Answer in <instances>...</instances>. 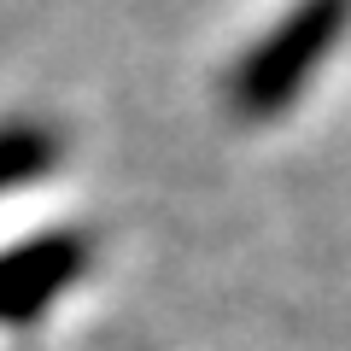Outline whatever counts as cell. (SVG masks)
Returning <instances> with one entry per match:
<instances>
[{
    "label": "cell",
    "mask_w": 351,
    "mask_h": 351,
    "mask_svg": "<svg viewBox=\"0 0 351 351\" xmlns=\"http://www.w3.org/2000/svg\"><path fill=\"white\" fill-rule=\"evenodd\" d=\"M88 269V240L76 228H53L24 246L0 252V322H29L47 304L71 293V281Z\"/></svg>",
    "instance_id": "obj_2"
},
{
    "label": "cell",
    "mask_w": 351,
    "mask_h": 351,
    "mask_svg": "<svg viewBox=\"0 0 351 351\" xmlns=\"http://www.w3.org/2000/svg\"><path fill=\"white\" fill-rule=\"evenodd\" d=\"M59 164V135L41 123H6L0 129V193L24 188Z\"/></svg>",
    "instance_id": "obj_3"
},
{
    "label": "cell",
    "mask_w": 351,
    "mask_h": 351,
    "mask_svg": "<svg viewBox=\"0 0 351 351\" xmlns=\"http://www.w3.org/2000/svg\"><path fill=\"white\" fill-rule=\"evenodd\" d=\"M346 29H351V0H299L234 64V76H228V106L240 117H281L304 94V82L334 59Z\"/></svg>",
    "instance_id": "obj_1"
}]
</instances>
